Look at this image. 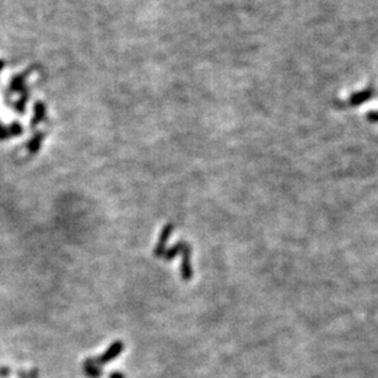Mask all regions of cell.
I'll return each instance as SVG.
<instances>
[{
  "label": "cell",
  "mask_w": 378,
  "mask_h": 378,
  "mask_svg": "<svg viewBox=\"0 0 378 378\" xmlns=\"http://www.w3.org/2000/svg\"><path fill=\"white\" fill-rule=\"evenodd\" d=\"M172 232H173V225L172 224L166 225L165 227H163V230L161 232V235H160L159 241H157V245L156 247H155V251H154V254L156 255V257H160V255L165 254L166 243H167L168 238L171 237Z\"/></svg>",
  "instance_id": "cell-4"
},
{
  "label": "cell",
  "mask_w": 378,
  "mask_h": 378,
  "mask_svg": "<svg viewBox=\"0 0 378 378\" xmlns=\"http://www.w3.org/2000/svg\"><path fill=\"white\" fill-rule=\"evenodd\" d=\"M8 129H9V133H10V136L20 135V134H22V130H23L21 124L17 123V122H14L10 127H8Z\"/></svg>",
  "instance_id": "cell-11"
},
{
  "label": "cell",
  "mask_w": 378,
  "mask_h": 378,
  "mask_svg": "<svg viewBox=\"0 0 378 378\" xmlns=\"http://www.w3.org/2000/svg\"><path fill=\"white\" fill-rule=\"evenodd\" d=\"M374 95V90L372 88L365 89V90L360 91V92H355L353 94L347 101V106L350 107H359L361 105H364L365 102H367L368 100H371Z\"/></svg>",
  "instance_id": "cell-3"
},
{
  "label": "cell",
  "mask_w": 378,
  "mask_h": 378,
  "mask_svg": "<svg viewBox=\"0 0 378 378\" xmlns=\"http://www.w3.org/2000/svg\"><path fill=\"white\" fill-rule=\"evenodd\" d=\"M10 89L13 91H25V75H17L11 80Z\"/></svg>",
  "instance_id": "cell-9"
},
{
  "label": "cell",
  "mask_w": 378,
  "mask_h": 378,
  "mask_svg": "<svg viewBox=\"0 0 378 378\" xmlns=\"http://www.w3.org/2000/svg\"><path fill=\"white\" fill-rule=\"evenodd\" d=\"M4 67H5V63L3 61H0V70H2Z\"/></svg>",
  "instance_id": "cell-15"
},
{
  "label": "cell",
  "mask_w": 378,
  "mask_h": 378,
  "mask_svg": "<svg viewBox=\"0 0 378 378\" xmlns=\"http://www.w3.org/2000/svg\"><path fill=\"white\" fill-rule=\"evenodd\" d=\"M84 367H85V372L88 376H90L92 378H97L100 374H102V370H101L100 367H97L96 365L92 362L91 359L86 360L85 364H84Z\"/></svg>",
  "instance_id": "cell-7"
},
{
  "label": "cell",
  "mask_w": 378,
  "mask_h": 378,
  "mask_svg": "<svg viewBox=\"0 0 378 378\" xmlns=\"http://www.w3.org/2000/svg\"><path fill=\"white\" fill-rule=\"evenodd\" d=\"M109 378H126V377H124V374L121 373V372H113L111 376H109Z\"/></svg>",
  "instance_id": "cell-14"
},
{
  "label": "cell",
  "mask_w": 378,
  "mask_h": 378,
  "mask_svg": "<svg viewBox=\"0 0 378 378\" xmlns=\"http://www.w3.org/2000/svg\"><path fill=\"white\" fill-rule=\"evenodd\" d=\"M27 91H22V97L20 98L19 101H17V103L15 105V107H16V109L19 111V113H23L25 112V106H26V101H27Z\"/></svg>",
  "instance_id": "cell-10"
},
{
  "label": "cell",
  "mask_w": 378,
  "mask_h": 378,
  "mask_svg": "<svg viewBox=\"0 0 378 378\" xmlns=\"http://www.w3.org/2000/svg\"><path fill=\"white\" fill-rule=\"evenodd\" d=\"M34 109H35V113L31 121V127L38 126V124H40L41 122L46 118V112H47L46 106H44V103L41 102V101H38V102L35 103Z\"/></svg>",
  "instance_id": "cell-5"
},
{
  "label": "cell",
  "mask_w": 378,
  "mask_h": 378,
  "mask_svg": "<svg viewBox=\"0 0 378 378\" xmlns=\"http://www.w3.org/2000/svg\"><path fill=\"white\" fill-rule=\"evenodd\" d=\"M123 350H124V344L122 343V341H115L114 344H112L111 346H109V349L107 350L102 356L92 360V362H94L96 366L107 364V362L113 361V360H114L119 354L123 353Z\"/></svg>",
  "instance_id": "cell-1"
},
{
  "label": "cell",
  "mask_w": 378,
  "mask_h": 378,
  "mask_svg": "<svg viewBox=\"0 0 378 378\" xmlns=\"http://www.w3.org/2000/svg\"><path fill=\"white\" fill-rule=\"evenodd\" d=\"M9 136H10V133H9L8 128L3 126V124H0V140H4V139H8Z\"/></svg>",
  "instance_id": "cell-13"
},
{
  "label": "cell",
  "mask_w": 378,
  "mask_h": 378,
  "mask_svg": "<svg viewBox=\"0 0 378 378\" xmlns=\"http://www.w3.org/2000/svg\"><path fill=\"white\" fill-rule=\"evenodd\" d=\"M181 253L183 254V260H182V264H181V275H182V279L184 281H189L193 275L192 264H190V253H192L190 245H188L187 242H184L182 252Z\"/></svg>",
  "instance_id": "cell-2"
},
{
  "label": "cell",
  "mask_w": 378,
  "mask_h": 378,
  "mask_svg": "<svg viewBox=\"0 0 378 378\" xmlns=\"http://www.w3.org/2000/svg\"><path fill=\"white\" fill-rule=\"evenodd\" d=\"M366 118H367L368 122H371V123H378V111L368 112Z\"/></svg>",
  "instance_id": "cell-12"
},
{
  "label": "cell",
  "mask_w": 378,
  "mask_h": 378,
  "mask_svg": "<svg viewBox=\"0 0 378 378\" xmlns=\"http://www.w3.org/2000/svg\"><path fill=\"white\" fill-rule=\"evenodd\" d=\"M43 138H44L43 133H37V134H35L34 136H32V139L28 142V151H30V153L37 154L38 151H40L41 145H42V141H43Z\"/></svg>",
  "instance_id": "cell-6"
},
{
  "label": "cell",
  "mask_w": 378,
  "mask_h": 378,
  "mask_svg": "<svg viewBox=\"0 0 378 378\" xmlns=\"http://www.w3.org/2000/svg\"><path fill=\"white\" fill-rule=\"evenodd\" d=\"M183 243L184 241H181V242L176 243V245L173 247H171V248L167 249V251L165 252V254H163V257H165L166 260H171L172 258H175L176 255L180 254L181 252H182V248H183Z\"/></svg>",
  "instance_id": "cell-8"
}]
</instances>
